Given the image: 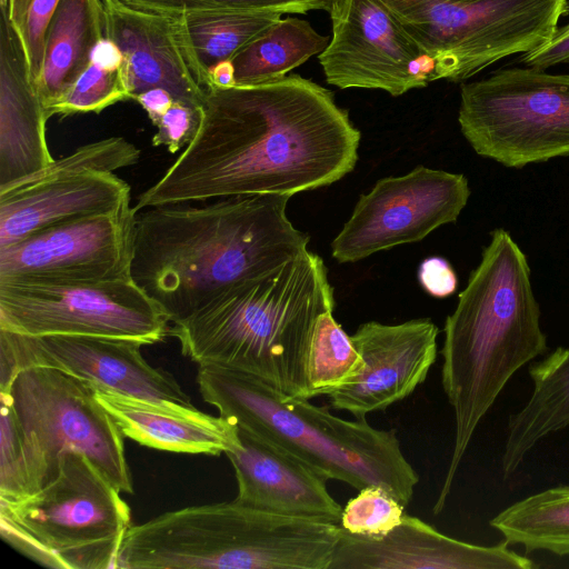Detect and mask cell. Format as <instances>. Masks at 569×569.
<instances>
[{"label": "cell", "mask_w": 569, "mask_h": 569, "mask_svg": "<svg viewBox=\"0 0 569 569\" xmlns=\"http://www.w3.org/2000/svg\"><path fill=\"white\" fill-rule=\"evenodd\" d=\"M460 130L477 154L508 168L569 156V73L530 67L462 82Z\"/></svg>", "instance_id": "10"}, {"label": "cell", "mask_w": 569, "mask_h": 569, "mask_svg": "<svg viewBox=\"0 0 569 569\" xmlns=\"http://www.w3.org/2000/svg\"><path fill=\"white\" fill-rule=\"evenodd\" d=\"M333 307L327 268L308 250L271 276L171 322L168 335L198 366L247 372L282 393L310 400L309 348L319 318Z\"/></svg>", "instance_id": "4"}, {"label": "cell", "mask_w": 569, "mask_h": 569, "mask_svg": "<svg viewBox=\"0 0 569 569\" xmlns=\"http://www.w3.org/2000/svg\"><path fill=\"white\" fill-rule=\"evenodd\" d=\"M210 87L230 88L236 86L234 68L231 60L220 61L209 68Z\"/></svg>", "instance_id": "38"}, {"label": "cell", "mask_w": 569, "mask_h": 569, "mask_svg": "<svg viewBox=\"0 0 569 569\" xmlns=\"http://www.w3.org/2000/svg\"><path fill=\"white\" fill-rule=\"evenodd\" d=\"M134 100L144 109L156 126L164 112L173 103L172 94L162 88H152L138 94Z\"/></svg>", "instance_id": "37"}, {"label": "cell", "mask_w": 569, "mask_h": 569, "mask_svg": "<svg viewBox=\"0 0 569 569\" xmlns=\"http://www.w3.org/2000/svg\"><path fill=\"white\" fill-rule=\"evenodd\" d=\"M170 320L132 278L73 283L0 282V329L29 336H93L152 345Z\"/></svg>", "instance_id": "11"}, {"label": "cell", "mask_w": 569, "mask_h": 569, "mask_svg": "<svg viewBox=\"0 0 569 569\" xmlns=\"http://www.w3.org/2000/svg\"><path fill=\"white\" fill-rule=\"evenodd\" d=\"M129 99L123 64L112 69L90 61L77 80L49 108L47 114L50 118L53 114L99 113Z\"/></svg>", "instance_id": "29"}, {"label": "cell", "mask_w": 569, "mask_h": 569, "mask_svg": "<svg viewBox=\"0 0 569 569\" xmlns=\"http://www.w3.org/2000/svg\"><path fill=\"white\" fill-rule=\"evenodd\" d=\"M8 0H0V8H7Z\"/></svg>", "instance_id": "39"}, {"label": "cell", "mask_w": 569, "mask_h": 569, "mask_svg": "<svg viewBox=\"0 0 569 569\" xmlns=\"http://www.w3.org/2000/svg\"><path fill=\"white\" fill-rule=\"evenodd\" d=\"M120 491L83 453L66 450L56 477L18 500H0L2 538L42 566L109 569L131 527Z\"/></svg>", "instance_id": "7"}, {"label": "cell", "mask_w": 569, "mask_h": 569, "mask_svg": "<svg viewBox=\"0 0 569 569\" xmlns=\"http://www.w3.org/2000/svg\"><path fill=\"white\" fill-rule=\"evenodd\" d=\"M330 38L300 18H280L230 60L236 86H252L286 77L295 68L320 54Z\"/></svg>", "instance_id": "25"}, {"label": "cell", "mask_w": 569, "mask_h": 569, "mask_svg": "<svg viewBox=\"0 0 569 569\" xmlns=\"http://www.w3.org/2000/svg\"><path fill=\"white\" fill-rule=\"evenodd\" d=\"M96 396L123 436L142 446L171 452L219 456L239 443L237 425L196 407L151 402L98 386Z\"/></svg>", "instance_id": "22"}, {"label": "cell", "mask_w": 569, "mask_h": 569, "mask_svg": "<svg viewBox=\"0 0 569 569\" xmlns=\"http://www.w3.org/2000/svg\"><path fill=\"white\" fill-rule=\"evenodd\" d=\"M104 37L123 56L130 99L152 88L169 91L174 100L203 106L210 88L181 13L157 12L121 0H102Z\"/></svg>", "instance_id": "17"}, {"label": "cell", "mask_w": 569, "mask_h": 569, "mask_svg": "<svg viewBox=\"0 0 569 569\" xmlns=\"http://www.w3.org/2000/svg\"><path fill=\"white\" fill-rule=\"evenodd\" d=\"M290 197L234 196L139 211L131 278L171 323L271 276L308 251L309 236L286 213Z\"/></svg>", "instance_id": "2"}, {"label": "cell", "mask_w": 569, "mask_h": 569, "mask_svg": "<svg viewBox=\"0 0 569 569\" xmlns=\"http://www.w3.org/2000/svg\"><path fill=\"white\" fill-rule=\"evenodd\" d=\"M540 315L526 254L509 231L493 229L445 322L441 383L453 410L455 439L435 515L443 510L473 433L507 382L547 352Z\"/></svg>", "instance_id": "3"}, {"label": "cell", "mask_w": 569, "mask_h": 569, "mask_svg": "<svg viewBox=\"0 0 569 569\" xmlns=\"http://www.w3.org/2000/svg\"><path fill=\"white\" fill-rule=\"evenodd\" d=\"M418 279L421 287L436 298H446L452 295L458 286L453 268L441 257L423 260L419 266Z\"/></svg>", "instance_id": "36"}, {"label": "cell", "mask_w": 569, "mask_h": 569, "mask_svg": "<svg viewBox=\"0 0 569 569\" xmlns=\"http://www.w3.org/2000/svg\"><path fill=\"white\" fill-rule=\"evenodd\" d=\"M103 37L102 0H60L47 29L42 68L34 82L46 112L88 67Z\"/></svg>", "instance_id": "24"}, {"label": "cell", "mask_w": 569, "mask_h": 569, "mask_svg": "<svg viewBox=\"0 0 569 569\" xmlns=\"http://www.w3.org/2000/svg\"><path fill=\"white\" fill-rule=\"evenodd\" d=\"M432 60L435 80L465 81L545 46L567 0H385Z\"/></svg>", "instance_id": "9"}, {"label": "cell", "mask_w": 569, "mask_h": 569, "mask_svg": "<svg viewBox=\"0 0 569 569\" xmlns=\"http://www.w3.org/2000/svg\"><path fill=\"white\" fill-rule=\"evenodd\" d=\"M489 525L509 545L521 546L526 553L546 551L569 556V485L516 501L496 515Z\"/></svg>", "instance_id": "26"}, {"label": "cell", "mask_w": 569, "mask_h": 569, "mask_svg": "<svg viewBox=\"0 0 569 569\" xmlns=\"http://www.w3.org/2000/svg\"><path fill=\"white\" fill-rule=\"evenodd\" d=\"M360 137L332 91L299 74L212 86L198 133L133 207L328 186L353 170Z\"/></svg>", "instance_id": "1"}, {"label": "cell", "mask_w": 569, "mask_h": 569, "mask_svg": "<svg viewBox=\"0 0 569 569\" xmlns=\"http://www.w3.org/2000/svg\"><path fill=\"white\" fill-rule=\"evenodd\" d=\"M562 17H569V0L565 3ZM520 61L526 67L541 70L569 66V22L558 27L553 37L545 46L522 54Z\"/></svg>", "instance_id": "35"}, {"label": "cell", "mask_w": 569, "mask_h": 569, "mask_svg": "<svg viewBox=\"0 0 569 569\" xmlns=\"http://www.w3.org/2000/svg\"><path fill=\"white\" fill-rule=\"evenodd\" d=\"M438 333L430 319L360 325L350 337L362 366L328 395L330 405L355 418H366L403 400L423 383L436 362Z\"/></svg>", "instance_id": "18"}, {"label": "cell", "mask_w": 569, "mask_h": 569, "mask_svg": "<svg viewBox=\"0 0 569 569\" xmlns=\"http://www.w3.org/2000/svg\"><path fill=\"white\" fill-rule=\"evenodd\" d=\"M238 437L239 443L224 453L237 480L236 502L340 526L343 508L329 493L327 478L283 448L239 427Z\"/></svg>", "instance_id": "20"}, {"label": "cell", "mask_w": 569, "mask_h": 569, "mask_svg": "<svg viewBox=\"0 0 569 569\" xmlns=\"http://www.w3.org/2000/svg\"><path fill=\"white\" fill-rule=\"evenodd\" d=\"M132 7L157 12H183L188 10L241 9L271 11L281 14H305L315 10H328L332 0H121Z\"/></svg>", "instance_id": "32"}, {"label": "cell", "mask_w": 569, "mask_h": 569, "mask_svg": "<svg viewBox=\"0 0 569 569\" xmlns=\"http://www.w3.org/2000/svg\"><path fill=\"white\" fill-rule=\"evenodd\" d=\"M470 197L461 173L417 167L401 177H387L362 194L349 220L331 243L339 262H356L375 252L423 239L455 222Z\"/></svg>", "instance_id": "14"}, {"label": "cell", "mask_w": 569, "mask_h": 569, "mask_svg": "<svg viewBox=\"0 0 569 569\" xmlns=\"http://www.w3.org/2000/svg\"><path fill=\"white\" fill-rule=\"evenodd\" d=\"M60 0H8L9 20L18 34L31 78L40 76L48 26Z\"/></svg>", "instance_id": "31"}, {"label": "cell", "mask_w": 569, "mask_h": 569, "mask_svg": "<svg viewBox=\"0 0 569 569\" xmlns=\"http://www.w3.org/2000/svg\"><path fill=\"white\" fill-rule=\"evenodd\" d=\"M532 391L525 406L511 413L501 455L505 479L542 439L569 427V348L557 347L528 368Z\"/></svg>", "instance_id": "23"}, {"label": "cell", "mask_w": 569, "mask_h": 569, "mask_svg": "<svg viewBox=\"0 0 569 569\" xmlns=\"http://www.w3.org/2000/svg\"><path fill=\"white\" fill-rule=\"evenodd\" d=\"M197 383L203 400L221 417L283 448L328 480L357 490L381 486L403 506L412 500L419 476L402 453L395 429H377L366 418H339L309 399L217 365L199 366Z\"/></svg>", "instance_id": "5"}, {"label": "cell", "mask_w": 569, "mask_h": 569, "mask_svg": "<svg viewBox=\"0 0 569 569\" xmlns=\"http://www.w3.org/2000/svg\"><path fill=\"white\" fill-rule=\"evenodd\" d=\"M137 210L131 200L0 248V282H94L131 278Z\"/></svg>", "instance_id": "15"}, {"label": "cell", "mask_w": 569, "mask_h": 569, "mask_svg": "<svg viewBox=\"0 0 569 569\" xmlns=\"http://www.w3.org/2000/svg\"><path fill=\"white\" fill-rule=\"evenodd\" d=\"M331 38L318 56L326 81L393 97L435 81L432 60L385 0H332Z\"/></svg>", "instance_id": "13"}, {"label": "cell", "mask_w": 569, "mask_h": 569, "mask_svg": "<svg viewBox=\"0 0 569 569\" xmlns=\"http://www.w3.org/2000/svg\"><path fill=\"white\" fill-rule=\"evenodd\" d=\"M0 395L19 426L28 496L56 477L66 450L86 455L120 492L133 493L124 436L98 401L93 383L58 369L27 367Z\"/></svg>", "instance_id": "8"}, {"label": "cell", "mask_w": 569, "mask_h": 569, "mask_svg": "<svg viewBox=\"0 0 569 569\" xmlns=\"http://www.w3.org/2000/svg\"><path fill=\"white\" fill-rule=\"evenodd\" d=\"M203 119V106L174 100L157 122L152 146H164L174 153L188 146L198 133Z\"/></svg>", "instance_id": "34"}, {"label": "cell", "mask_w": 569, "mask_h": 569, "mask_svg": "<svg viewBox=\"0 0 569 569\" xmlns=\"http://www.w3.org/2000/svg\"><path fill=\"white\" fill-rule=\"evenodd\" d=\"M179 13L197 59L208 76L210 67L230 60L282 17L278 12L241 9L188 10Z\"/></svg>", "instance_id": "27"}, {"label": "cell", "mask_w": 569, "mask_h": 569, "mask_svg": "<svg viewBox=\"0 0 569 569\" xmlns=\"http://www.w3.org/2000/svg\"><path fill=\"white\" fill-rule=\"evenodd\" d=\"M342 530V528H341ZM530 558L509 543L479 546L448 537L417 517L405 515L387 536L365 538L341 531L329 569H533Z\"/></svg>", "instance_id": "19"}, {"label": "cell", "mask_w": 569, "mask_h": 569, "mask_svg": "<svg viewBox=\"0 0 569 569\" xmlns=\"http://www.w3.org/2000/svg\"><path fill=\"white\" fill-rule=\"evenodd\" d=\"M405 508L386 488L368 486L343 507L340 527L355 536L382 538L401 523Z\"/></svg>", "instance_id": "30"}, {"label": "cell", "mask_w": 569, "mask_h": 569, "mask_svg": "<svg viewBox=\"0 0 569 569\" xmlns=\"http://www.w3.org/2000/svg\"><path fill=\"white\" fill-rule=\"evenodd\" d=\"M362 359L351 337L336 321L332 310L319 318L308 353L307 371L311 398L328 396L348 382Z\"/></svg>", "instance_id": "28"}, {"label": "cell", "mask_w": 569, "mask_h": 569, "mask_svg": "<svg viewBox=\"0 0 569 569\" xmlns=\"http://www.w3.org/2000/svg\"><path fill=\"white\" fill-rule=\"evenodd\" d=\"M339 525L280 516L234 500L191 506L131 526L119 569H329Z\"/></svg>", "instance_id": "6"}, {"label": "cell", "mask_w": 569, "mask_h": 569, "mask_svg": "<svg viewBox=\"0 0 569 569\" xmlns=\"http://www.w3.org/2000/svg\"><path fill=\"white\" fill-rule=\"evenodd\" d=\"M48 119L22 43L7 8H0V189L53 162Z\"/></svg>", "instance_id": "21"}, {"label": "cell", "mask_w": 569, "mask_h": 569, "mask_svg": "<svg viewBox=\"0 0 569 569\" xmlns=\"http://www.w3.org/2000/svg\"><path fill=\"white\" fill-rule=\"evenodd\" d=\"M140 153L122 137L106 138L0 189V248L131 200L130 186L113 172L136 164Z\"/></svg>", "instance_id": "12"}, {"label": "cell", "mask_w": 569, "mask_h": 569, "mask_svg": "<svg viewBox=\"0 0 569 569\" xmlns=\"http://www.w3.org/2000/svg\"><path fill=\"white\" fill-rule=\"evenodd\" d=\"M0 500L28 496L19 426L8 398L0 395Z\"/></svg>", "instance_id": "33"}, {"label": "cell", "mask_w": 569, "mask_h": 569, "mask_svg": "<svg viewBox=\"0 0 569 569\" xmlns=\"http://www.w3.org/2000/svg\"><path fill=\"white\" fill-rule=\"evenodd\" d=\"M143 345L93 336L29 337L0 329V388L27 367H49L102 389L151 402L194 407L177 379L151 366Z\"/></svg>", "instance_id": "16"}]
</instances>
